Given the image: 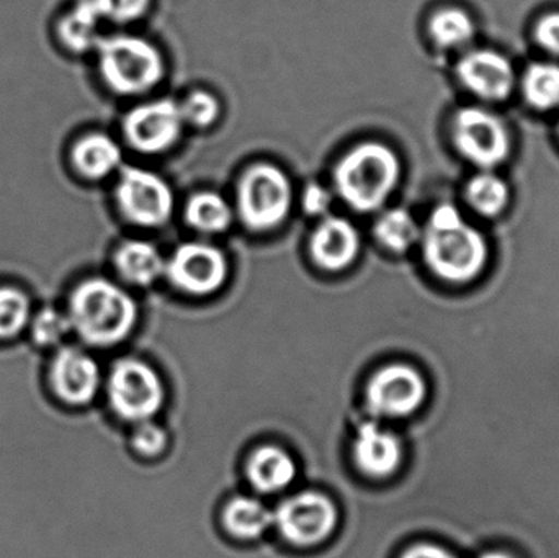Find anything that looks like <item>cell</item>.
<instances>
[{
	"label": "cell",
	"instance_id": "7402d4cb",
	"mask_svg": "<svg viewBox=\"0 0 559 558\" xmlns=\"http://www.w3.org/2000/svg\"><path fill=\"white\" fill-rule=\"evenodd\" d=\"M102 16L94 0H81L59 23V36L69 49L85 52L97 48L100 36L97 35Z\"/></svg>",
	"mask_w": 559,
	"mask_h": 558
},
{
	"label": "cell",
	"instance_id": "1f68e13d",
	"mask_svg": "<svg viewBox=\"0 0 559 558\" xmlns=\"http://www.w3.org/2000/svg\"><path fill=\"white\" fill-rule=\"evenodd\" d=\"M535 39L542 49L559 56V12L548 13L535 26Z\"/></svg>",
	"mask_w": 559,
	"mask_h": 558
},
{
	"label": "cell",
	"instance_id": "8992f818",
	"mask_svg": "<svg viewBox=\"0 0 559 558\" xmlns=\"http://www.w3.org/2000/svg\"><path fill=\"white\" fill-rule=\"evenodd\" d=\"M452 138L459 153L481 170L495 169L512 153L509 128L486 108H460L453 117Z\"/></svg>",
	"mask_w": 559,
	"mask_h": 558
},
{
	"label": "cell",
	"instance_id": "e575fe53",
	"mask_svg": "<svg viewBox=\"0 0 559 558\" xmlns=\"http://www.w3.org/2000/svg\"><path fill=\"white\" fill-rule=\"evenodd\" d=\"M479 558H515L509 553H502V550H489V553L483 554Z\"/></svg>",
	"mask_w": 559,
	"mask_h": 558
},
{
	"label": "cell",
	"instance_id": "52a82bcc",
	"mask_svg": "<svg viewBox=\"0 0 559 558\" xmlns=\"http://www.w3.org/2000/svg\"><path fill=\"white\" fill-rule=\"evenodd\" d=\"M105 390L110 408L124 422H147L163 405L159 376L141 360H118L108 373Z\"/></svg>",
	"mask_w": 559,
	"mask_h": 558
},
{
	"label": "cell",
	"instance_id": "d6986e66",
	"mask_svg": "<svg viewBox=\"0 0 559 558\" xmlns=\"http://www.w3.org/2000/svg\"><path fill=\"white\" fill-rule=\"evenodd\" d=\"M121 147L105 133H92L75 143L72 163L85 179L100 180L121 166Z\"/></svg>",
	"mask_w": 559,
	"mask_h": 558
},
{
	"label": "cell",
	"instance_id": "f1b7e54d",
	"mask_svg": "<svg viewBox=\"0 0 559 558\" xmlns=\"http://www.w3.org/2000/svg\"><path fill=\"white\" fill-rule=\"evenodd\" d=\"M183 123L195 128H209L218 120L222 105L215 95L206 91H195L180 104Z\"/></svg>",
	"mask_w": 559,
	"mask_h": 558
},
{
	"label": "cell",
	"instance_id": "30bf717a",
	"mask_svg": "<svg viewBox=\"0 0 559 558\" xmlns=\"http://www.w3.org/2000/svg\"><path fill=\"white\" fill-rule=\"evenodd\" d=\"M337 521V508L318 491H302L286 498L274 514L280 534L298 547L324 543L334 533Z\"/></svg>",
	"mask_w": 559,
	"mask_h": 558
},
{
	"label": "cell",
	"instance_id": "d590c367",
	"mask_svg": "<svg viewBox=\"0 0 559 558\" xmlns=\"http://www.w3.org/2000/svg\"><path fill=\"white\" fill-rule=\"evenodd\" d=\"M558 131H559V127H558Z\"/></svg>",
	"mask_w": 559,
	"mask_h": 558
},
{
	"label": "cell",
	"instance_id": "3957f363",
	"mask_svg": "<svg viewBox=\"0 0 559 558\" xmlns=\"http://www.w3.org/2000/svg\"><path fill=\"white\" fill-rule=\"evenodd\" d=\"M400 177V157L378 141H365L352 147L334 169L338 197L360 213L381 209L396 189Z\"/></svg>",
	"mask_w": 559,
	"mask_h": 558
},
{
	"label": "cell",
	"instance_id": "ffe728a7",
	"mask_svg": "<svg viewBox=\"0 0 559 558\" xmlns=\"http://www.w3.org/2000/svg\"><path fill=\"white\" fill-rule=\"evenodd\" d=\"M223 524L239 539H258L274 524V514L255 498L236 497L223 511Z\"/></svg>",
	"mask_w": 559,
	"mask_h": 558
},
{
	"label": "cell",
	"instance_id": "484cf974",
	"mask_svg": "<svg viewBox=\"0 0 559 558\" xmlns=\"http://www.w3.org/2000/svg\"><path fill=\"white\" fill-rule=\"evenodd\" d=\"M525 100L537 110H554L559 107V64L534 62L525 69L522 78Z\"/></svg>",
	"mask_w": 559,
	"mask_h": 558
},
{
	"label": "cell",
	"instance_id": "277c9868",
	"mask_svg": "<svg viewBox=\"0 0 559 558\" xmlns=\"http://www.w3.org/2000/svg\"><path fill=\"white\" fill-rule=\"evenodd\" d=\"M95 49L102 79L117 94H146L163 79V55L153 43L140 36L100 38Z\"/></svg>",
	"mask_w": 559,
	"mask_h": 558
},
{
	"label": "cell",
	"instance_id": "4dcf8cb0",
	"mask_svg": "<svg viewBox=\"0 0 559 558\" xmlns=\"http://www.w3.org/2000/svg\"><path fill=\"white\" fill-rule=\"evenodd\" d=\"M131 446H133V449L138 454L154 458V455L160 454V452L166 449V431L160 429L159 426L154 425V423H140V426L134 429L133 438H131Z\"/></svg>",
	"mask_w": 559,
	"mask_h": 558
},
{
	"label": "cell",
	"instance_id": "6da1fadb",
	"mask_svg": "<svg viewBox=\"0 0 559 558\" xmlns=\"http://www.w3.org/2000/svg\"><path fill=\"white\" fill-rule=\"evenodd\" d=\"M424 261L449 284H468L485 272L489 246L485 235L466 222L459 206L442 203L423 229Z\"/></svg>",
	"mask_w": 559,
	"mask_h": 558
},
{
	"label": "cell",
	"instance_id": "603a6c76",
	"mask_svg": "<svg viewBox=\"0 0 559 558\" xmlns=\"http://www.w3.org/2000/svg\"><path fill=\"white\" fill-rule=\"evenodd\" d=\"M466 202L478 215L495 218L508 209L511 190L504 179L491 170H481L466 183Z\"/></svg>",
	"mask_w": 559,
	"mask_h": 558
},
{
	"label": "cell",
	"instance_id": "4316f807",
	"mask_svg": "<svg viewBox=\"0 0 559 558\" xmlns=\"http://www.w3.org/2000/svg\"><path fill=\"white\" fill-rule=\"evenodd\" d=\"M29 298L19 288L0 287V341L16 340L32 320Z\"/></svg>",
	"mask_w": 559,
	"mask_h": 558
},
{
	"label": "cell",
	"instance_id": "4fadbf2b",
	"mask_svg": "<svg viewBox=\"0 0 559 558\" xmlns=\"http://www.w3.org/2000/svg\"><path fill=\"white\" fill-rule=\"evenodd\" d=\"M180 104L170 98L144 102L131 108L123 120L128 144L143 154H159L170 150L182 134Z\"/></svg>",
	"mask_w": 559,
	"mask_h": 558
},
{
	"label": "cell",
	"instance_id": "9c48e42d",
	"mask_svg": "<svg viewBox=\"0 0 559 558\" xmlns=\"http://www.w3.org/2000/svg\"><path fill=\"white\" fill-rule=\"evenodd\" d=\"M46 383L56 402L69 408L91 405L102 385L97 360L79 346L56 347L46 367Z\"/></svg>",
	"mask_w": 559,
	"mask_h": 558
},
{
	"label": "cell",
	"instance_id": "7c38bea8",
	"mask_svg": "<svg viewBox=\"0 0 559 558\" xmlns=\"http://www.w3.org/2000/svg\"><path fill=\"white\" fill-rule=\"evenodd\" d=\"M426 395V380L407 364H390L368 382V408L381 418L414 415L423 406Z\"/></svg>",
	"mask_w": 559,
	"mask_h": 558
},
{
	"label": "cell",
	"instance_id": "5bb4252c",
	"mask_svg": "<svg viewBox=\"0 0 559 558\" xmlns=\"http://www.w3.org/2000/svg\"><path fill=\"white\" fill-rule=\"evenodd\" d=\"M456 74L463 87L486 102H502L515 87L511 61L492 49H473L460 59Z\"/></svg>",
	"mask_w": 559,
	"mask_h": 558
},
{
	"label": "cell",
	"instance_id": "9a60e30c",
	"mask_svg": "<svg viewBox=\"0 0 559 558\" xmlns=\"http://www.w3.org/2000/svg\"><path fill=\"white\" fill-rule=\"evenodd\" d=\"M357 226L341 216L325 215L309 239L312 261L322 271L341 272L357 261L360 252Z\"/></svg>",
	"mask_w": 559,
	"mask_h": 558
},
{
	"label": "cell",
	"instance_id": "f546056e",
	"mask_svg": "<svg viewBox=\"0 0 559 558\" xmlns=\"http://www.w3.org/2000/svg\"><path fill=\"white\" fill-rule=\"evenodd\" d=\"M102 20L130 23L141 19L150 9L151 0H94Z\"/></svg>",
	"mask_w": 559,
	"mask_h": 558
},
{
	"label": "cell",
	"instance_id": "7a4b0ae2",
	"mask_svg": "<svg viewBox=\"0 0 559 558\" xmlns=\"http://www.w3.org/2000/svg\"><path fill=\"white\" fill-rule=\"evenodd\" d=\"M66 314L71 333L85 346L107 349L130 336L136 324L138 308L120 285L94 277L72 290Z\"/></svg>",
	"mask_w": 559,
	"mask_h": 558
},
{
	"label": "cell",
	"instance_id": "836d02e7",
	"mask_svg": "<svg viewBox=\"0 0 559 558\" xmlns=\"http://www.w3.org/2000/svg\"><path fill=\"white\" fill-rule=\"evenodd\" d=\"M401 558H459L455 554L447 550L445 547L436 546V544H417L409 547Z\"/></svg>",
	"mask_w": 559,
	"mask_h": 558
},
{
	"label": "cell",
	"instance_id": "cb8c5ba5",
	"mask_svg": "<svg viewBox=\"0 0 559 558\" xmlns=\"http://www.w3.org/2000/svg\"><path fill=\"white\" fill-rule=\"evenodd\" d=\"M374 238L393 252H406L423 238V229L407 210L393 209L374 223Z\"/></svg>",
	"mask_w": 559,
	"mask_h": 558
},
{
	"label": "cell",
	"instance_id": "d4e9b609",
	"mask_svg": "<svg viewBox=\"0 0 559 558\" xmlns=\"http://www.w3.org/2000/svg\"><path fill=\"white\" fill-rule=\"evenodd\" d=\"M429 33L440 48L456 49L472 43L476 26L465 10L447 7L433 13L429 22Z\"/></svg>",
	"mask_w": 559,
	"mask_h": 558
},
{
	"label": "cell",
	"instance_id": "8fae6325",
	"mask_svg": "<svg viewBox=\"0 0 559 558\" xmlns=\"http://www.w3.org/2000/svg\"><path fill=\"white\" fill-rule=\"evenodd\" d=\"M170 284L195 297L215 294L228 278L226 256L206 242H183L166 259Z\"/></svg>",
	"mask_w": 559,
	"mask_h": 558
},
{
	"label": "cell",
	"instance_id": "44dd1931",
	"mask_svg": "<svg viewBox=\"0 0 559 558\" xmlns=\"http://www.w3.org/2000/svg\"><path fill=\"white\" fill-rule=\"evenodd\" d=\"M186 219L192 228L203 235H219L228 231L235 219L231 205L219 193L205 190L190 197L186 206Z\"/></svg>",
	"mask_w": 559,
	"mask_h": 558
},
{
	"label": "cell",
	"instance_id": "5b68a950",
	"mask_svg": "<svg viewBox=\"0 0 559 558\" xmlns=\"http://www.w3.org/2000/svg\"><path fill=\"white\" fill-rule=\"evenodd\" d=\"M292 182L274 164H254L239 180V218L251 231L278 228L292 210Z\"/></svg>",
	"mask_w": 559,
	"mask_h": 558
},
{
	"label": "cell",
	"instance_id": "ac0fdd59",
	"mask_svg": "<svg viewBox=\"0 0 559 558\" xmlns=\"http://www.w3.org/2000/svg\"><path fill=\"white\" fill-rule=\"evenodd\" d=\"M248 477L252 487L261 494H280L295 480L296 465L283 449L264 446L252 452L248 462Z\"/></svg>",
	"mask_w": 559,
	"mask_h": 558
},
{
	"label": "cell",
	"instance_id": "83f0119b",
	"mask_svg": "<svg viewBox=\"0 0 559 558\" xmlns=\"http://www.w3.org/2000/svg\"><path fill=\"white\" fill-rule=\"evenodd\" d=\"M28 333L35 346L43 347V349H56V347L62 346V341L71 333V324H69L66 311L45 307L38 313L32 314Z\"/></svg>",
	"mask_w": 559,
	"mask_h": 558
},
{
	"label": "cell",
	"instance_id": "e0dca14e",
	"mask_svg": "<svg viewBox=\"0 0 559 558\" xmlns=\"http://www.w3.org/2000/svg\"><path fill=\"white\" fill-rule=\"evenodd\" d=\"M114 261L118 275L136 287L153 285L166 274V259L150 241L133 239L123 242L115 252Z\"/></svg>",
	"mask_w": 559,
	"mask_h": 558
},
{
	"label": "cell",
	"instance_id": "ba28073f",
	"mask_svg": "<svg viewBox=\"0 0 559 558\" xmlns=\"http://www.w3.org/2000/svg\"><path fill=\"white\" fill-rule=\"evenodd\" d=\"M115 199L121 215L143 228H159L173 216L174 192L169 183L141 167L121 169Z\"/></svg>",
	"mask_w": 559,
	"mask_h": 558
},
{
	"label": "cell",
	"instance_id": "2e32d148",
	"mask_svg": "<svg viewBox=\"0 0 559 558\" xmlns=\"http://www.w3.org/2000/svg\"><path fill=\"white\" fill-rule=\"evenodd\" d=\"M404 451L400 438L377 423H365L354 441V461L367 477L388 478L400 468Z\"/></svg>",
	"mask_w": 559,
	"mask_h": 558
},
{
	"label": "cell",
	"instance_id": "d6a6232c",
	"mask_svg": "<svg viewBox=\"0 0 559 558\" xmlns=\"http://www.w3.org/2000/svg\"><path fill=\"white\" fill-rule=\"evenodd\" d=\"M331 193L321 183H309L305 189V195H302V206L309 215L321 216L328 213L329 206H331Z\"/></svg>",
	"mask_w": 559,
	"mask_h": 558
}]
</instances>
